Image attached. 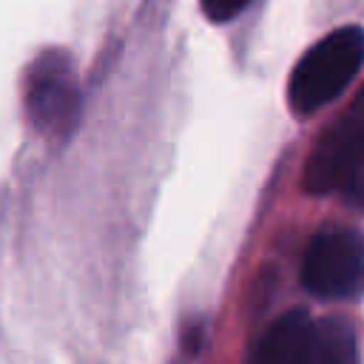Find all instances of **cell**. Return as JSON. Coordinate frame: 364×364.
Instances as JSON below:
<instances>
[{
	"label": "cell",
	"instance_id": "obj_1",
	"mask_svg": "<svg viewBox=\"0 0 364 364\" xmlns=\"http://www.w3.org/2000/svg\"><path fill=\"white\" fill-rule=\"evenodd\" d=\"M364 65V28L341 26L316 40L293 65L287 102L296 117H310L333 102Z\"/></svg>",
	"mask_w": 364,
	"mask_h": 364
},
{
	"label": "cell",
	"instance_id": "obj_2",
	"mask_svg": "<svg viewBox=\"0 0 364 364\" xmlns=\"http://www.w3.org/2000/svg\"><path fill=\"white\" fill-rule=\"evenodd\" d=\"M301 284L324 301L364 296V230L321 228L304 250Z\"/></svg>",
	"mask_w": 364,
	"mask_h": 364
},
{
	"label": "cell",
	"instance_id": "obj_3",
	"mask_svg": "<svg viewBox=\"0 0 364 364\" xmlns=\"http://www.w3.org/2000/svg\"><path fill=\"white\" fill-rule=\"evenodd\" d=\"M26 111L37 131L63 136L80 111V85L74 63L65 51H43L26 71Z\"/></svg>",
	"mask_w": 364,
	"mask_h": 364
},
{
	"label": "cell",
	"instance_id": "obj_4",
	"mask_svg": "<svg viewBox=\"0 0 364 364\" xmlns=\"http://www.w3.org/2000/svg\"><path fill=\"white\" fill-rule=\"evenodd\" d=\"M364 156V85L355 91L353 102L321 131L307 162H304V191L330 193L338 191L347 173Z\"/></svg>",
	"mask_w": 364,
	"mask_h": 364
},
{
	"label": "cell",
	"instance_id": "obj_5",
	"mask_svg": "<svg viewBox=\"0 0 364 364\" xmlns=\"http://www.w3.org/2000/svg\"><path fill=\"white\" fill-rule=\"evenodd\" d=\"M310 324L313 318L304 310L284 313L267 327V333L256 344L250 364H307Z\"/></svg>",
	"mask_w": 364,
	"mask_h": 364
},
{
	"label": "cell",
	"instance_id": "obj_6",
	"mask_svg": "<svg viewBox=\"0 0 364 364\" xmlns=\"http://www.w3.org/2000/svg\"><path fill=\"white\" fill-rule=\"evenodd\" d=\"M307 364H361L355 330L341 316H327L310 324Z\"/></svg>",
	"mask_w": 364,
	"mask_h": 364
},
{
	"label": "cell",
	"instance_id": "obj_7",
	"mask_svg": "<svg viewBox=\"0 0 364 364\" xmlns=\"http://www.w3.org/2000/svg\"><path fill=\"white\" fill-rule=\"evenodd\" d=\"M338 193L344 196V202H350L353 208H361V210H364V156H361V162L347 173V179L341 182Z\"/></svg>",
	"mask_w": 364,
	"mask_h": 364
},
{
	"label": "cell",
	"instance_id": "obj_8",
	"mask_svg": "<svg viewBox=\"0 0 364 364\" xmlns=\"http://www.w3.org/2000/svg\"><path fill=\"white\" fill-rule=\"evenodd\" d=\"M202 3V11L213 20V23H228L233 20L239 11H245V6L250 0H199Z\"/></svg>",
	"mask_w": 364,
	"mask_h": 364
}]
</instances>
